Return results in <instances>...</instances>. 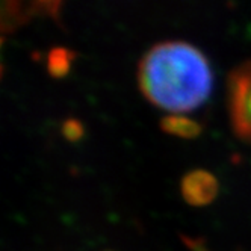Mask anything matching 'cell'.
Wrapping results in <instances>:
<instances>
[{
  "mask_svg": "<svg viewBox=\"0 0 251 251\" xmlns=\"http://www.w3.org/2000/svg\"><path fill=\"white\" fill-rule=\"evenodd\" d=\"M141 93L170 112H189L210 96L213 76L204 53L185 41L154 44L138 67Z\"/></svg>",
  "mask_w": 251,
  "mask_h": 251,
  "instance_id": "1",
  "label": "cell"
},
{
  "mask_svg": "<svg viewBox=\"0 0 251 251\" xmlns=\"http://www.w3.org/2000/svg\"><path fill=\"white\" fill-rule=\"evenodd\" d=\"M227 100L233 132L251 144V59L238 64L228 73Z\"/></svg>",
  "mask_w": 251,
  "mask_h": 251,
  "instance_id": "2",
  "label": "cell"
},
{
  "mask_svg": "<svg viewBox=\"0 0 251 251\" xmlns=\"http://www.w3.org/2000/svg\"><path fill=\"white\" fill-rule=\"evenodd\" d=\"M218 180L206 170H192L186 173L180 182L183 200L195 207L207 206L218 195Z\"/></svg>",
  "mask_w": 251,
  "mask_h": 251,
  "instance_id": "3",
  "label": "cell"
},
{
  "mask_svg": "<svg viewBox=\"0 0 251 251\" xmlns=\"http://www.w3.org/2000/svg\"><path fill=\"white\" fill-rule=\"evenodd\" d=\"M160 129L168 135L183 138V139L199 138L203 130V127L197 121L182 117V115H177V114L167 115L160 120Z\"/></svg>",
  "mask_w": 251,
  "mask_h": 251,
  "instance_id": "4",
  "label": "cell"
},
{
  "mask_svg": "<svg viewBox=\"0 0 251 251\" xmlns=\"http://www.w3.org/2000/svg\"><path fill=\"white\" fill-rule=\"evenodd\" d=\"M33 14L32 3L23 2H3L2 5V30L3 32H14L25 23Z\"/></svg>",
  "mask_w": 251,
  "mask_h": 251,
  "instance_id": "5",
  "label": "cell"
},
{
  "mask_svg": "<svg viewBox=\"0 0 251 251\" xmlns=\"http://www.w3.org/2000/svg\"><path fill=\"white\" fill-rule=\"evenodd\" d=\"M75 58H76L75 50H71L68 47H53L47 56L49 75L55 79L65 77L70 73Z\"/></svg>",
  "mask_w": 251,
  "mask_h": 251,
  "instance_id": "6",
  "label": "cell"
},
{
  "mask_svg": "<svg viewBox=\"0 0 251 251\" xmlns=\"http://www.w3.org/2000/svg\"><path fill=\"white\" fill-rule=\"evenodd\" d=\"M61 133L68 142H79L85 136V127L77 118H67L61 126Z\"/></svg>",
  "mask_w": 251,
  "mask_h": 251,
  "instance_id": "7",
  "label": "cell"
},
{
  "mask_svg": "<svg viewBox=\"0 0 251 251\" xmlns=\"http://www.w3.org/2000/svg\"><path fill=\"white\" fill-rule=\"evenodd\" d=\"M32 5L35 15H49L59 22V11L62 6L61 2H32Z\"/></svg>",
  "mask_w": 251,
  "mask_h": 251,
  "instance_id": "8",
  "label": "cell"
},
{
  "mask_svg": "<svg viewBox=\"0 0 251 251\" xmlns=\"http://www.w3.org/2000/svg\"><path fill=\"white\" fill-rule=\"evenodd\" d=\"M182 241L185 242V245L191 250V251H209L207 247H206V242L204 239H192V238H188L185 235L180 236Z\"/></svg>",
  "mask_w": 251,
  "mask_h": 251,
  "instance_id": "9",
  "label": "cell"
},
{
  "mask_svg": "<svg viewBox=\"0 0 251 251\" xmlns=\"http://www.w3.org/2000/svg\"><path fill=\"white\" fill-rule=\"evenodd\" d=\"M104 251H112V250H104Z\"/></svg>",
  "mask_w": 251,
  "mask_h": 251,
  "instance_id": "10",
  "label": "cell"
}]
</instances>
